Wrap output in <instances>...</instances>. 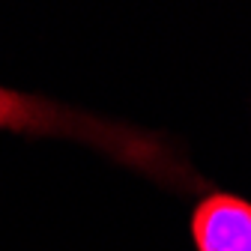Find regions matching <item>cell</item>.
Masks as SVG:
<instances>
[{
  "instance_id": "1",
  "label": "cell",
  "mask_w": 251,
  "mask_h": 251,
  "mask_svg": "<svg viewBox=\"0 0 251 251\" xmlns=\"http://www.w3.org/2000/svg\"><path fill=\"white\" fill-rule=\"evenodd\" d=\"M0 132L78 141L129 168L150 171L159 176L168 174V152L152 135L135 132L129 126L102 120L96 114L69 108L45 96H33V93L0 87Z\"/></svg>"
},
{
  "instance_id": "2",
  "label": "cell",
  "mask_w": 251,
  "mask_h": 251,
  "mask_svg": "<svg viewBox=\"0 0 251 251\" xmlns=\"http://www.w3.org/2000/svg\"><path fill=\"white\" fill-rule=\"evenodd\" d=\"M198 251H251V203L236 195H209L192 215Z\"/></svg>"
}]
</instances>
